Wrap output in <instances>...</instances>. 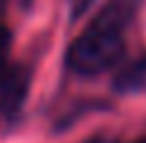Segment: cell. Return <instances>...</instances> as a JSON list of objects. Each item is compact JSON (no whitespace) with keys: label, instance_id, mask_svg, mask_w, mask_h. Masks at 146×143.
<instances>
[{"label":"cell","instance_id":"1","mask_svg":"<svg viewBox=\"0 0 146 143\" xmlns=\"http://www.w3.org/2000/svg\"><path fill=\"white\" fill-rule=\"evenodd\" d=\"M125 55V33L89 24L67 50V67L79 76H96L113 69Z\"/></svg>","mask_w":146,"mask_h":143},{"label":"cell","instance_id":"2","mask_svg":"<svg viewBox=\"0 0 146 143\" xmlns=\"http://www.w3.org/2000/svg\"><path fill=\"white\" fill-rule=\"evenodd\" d=\"M29 72L24 67H7L0 76V115H15L27 100Z\"/></svg>","mask_w":146,"mask_h":143},{"label":"cell","instance_id":"3","mask_svg":"<svg viewBox=\"0 0 146 143\" xmlns=\"http://www.w3.org/2000/svg\"><path fill=\"white\" fill-rule=\"evenodd\" d=\"M137 10H139V0H110V3L94 17L91 24H98V26L115 29V31L125 33V29L129 26L132 19L137 17Z\"/></svg>","mask_w":146,"mask_h":143},{"label":"cell","instance_id":"4","mask_svg":"<svg viewBox=\"0 0 146 143\" xmlns=\"http://www.w3.org/2000/svg\"><path fill=\"white\" fill-rule=\"evenodd\" d=\"M113 86L117 93H125V95L144 93L146 91V55L134 57L127 64H122L117 69V74H115Z\"/></svg>","mask_w":146,"mask_h":143},{"label":"cell","instance_id":"5","mask_svg":"<svg viewBox=\"0 0 146 143\" xmlns=\"http://www.w3.org/2000/svg\"><path fill=\"white\" fill-rule=\"evenodd\" d=\"M7 50H10V31L0 24V64H3L5 57H7Z\"/></svg>","mask_w":146,"mask_h":143},{"label":"cell","instance_id":"6","mask_svg":"<svg viewBox=\"0 0 146 143\" xmlns=\"http://www.w3.org/2000/svg\"><path fill=\"white\" fill-rule=\"evenodd\" d=\"M91 143H117V141H113V138H96V141H91Z\"/></svg>","mask_w":146,"mask_h":143},{"label":"cell","instance_id":"7","mask_svg":"<svg viewBox=\"0 0 146 143\" xmlns=\"http://www.w3.org/2000/svg\"><path fill=\"white\" fill-rule=\"evenodd\" d=\"M134 143H146V138H139V141H134Z\"/></svg>","mask_w":146,"mask_h":143},{"label":"cell","instance_id":"8","mask_svg":"<svg viewBox=\"0 0 146 143\" xmlns=\"http://www.w3.org/2000/svg\"><path fill=\"white\" fill-rule=\"evenodd\" d=\"M0 14H3V0H0Z\"/></svg>","mask_w":146,"mask_h":143}]
</instances>
